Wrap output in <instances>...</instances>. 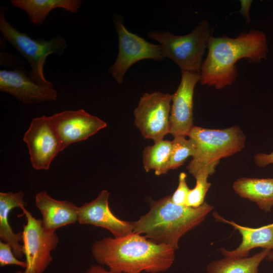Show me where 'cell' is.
I'll return each instance as SVG.
<instances>
[{
    "label": "cell",
    "mask_w": 273,
    "mask_h": 273,
    "mask_svg": "<svg viewBox=\"0 0 273 273\" xmlns=\"http://www.w3.org/2000/svg\"><path fill=\"white\" fill-rule=\"evenodd\" d=\"M175 250L135 233L121 238H104L92 247L97 262L116 273L164 272L174 262Z\"/></svg>",
    "instance_id": "6da1fadb"
},
{
    "label": "cell",
    "mask_w": 273,
    "mask_h": 273,
    "mask_svg": "<svg viewBox=\"0 0 273 273\" xmlns=\"http://www.w3.org/2000/svg\"><path fill=\"white\" fill-rule=\"evenodd\" d=\"M24 200V192L0 193V238L3 242L9 243L15 256L21 259L24 255L23 246L20 244L22 241V232L15 234L8 220L9 214L14 208L27 206Z\"/></svg>",
    "instance_id": "e0dca14e"
},
{
    "label": "cell",
    "mask_w": 273,
    "mask_h": 273,
    "mask_svg": "<svg viewBox=\"0 0 273 273\" xmlns=\"http://www.w3.org/2000/svg\"><path fill=\"white\" fill-rule=\"evenodd\" d=\"M11 2L13 6L23 10L30 22L37 26L41 25L55 9L76 13L83 3L81 0H11Z\"/></svg>",
    "instance_id": "d6986e66"
},
{
    "label": "cell",
    "mask_w": 273,
    "mask_h": 273,
    "mask_svg": "<svg viewBox=\"0 0 273 273\" xmlns=\"http://www.w3.org/2000/svg\"><path fill=\"white\" fill-rule=\"evenodd\" d=\"M150 210L132 221L133 233L143 235L153 242L178 248L180 238L202 223L213 207L204 202L193 208L173 203L171 196L149 200Z\"/></svg>",
    "instance_id": "3957f363"
},
{
    "label": "cell",
    "mask_w": 273,
    "mask_h": 273,
    "mask_svg": "<svg viewBox=\"0 0 273 273\" xmlns=\"http://www.w3.org/2000/svg\"><path fill=\"white\" fill-rule=\"evenodd\" d=\"M190 190L187 183V174L182 172L179 174L177 188L171 196L172 202L177 205L186 206Z\"/></svg>",
    "instance_id": "d4e9b609"
},
{
    "label": "cell",
    "mask_w": 273,
    "mask_h": 273,
    "mask_svg": "<svg viewBox=\"0 0 273 273\" xmlns=\"http://www.w3.org/2000/svg\"><path fill=\"white\" fill-rule=\"evenodd\" d=\"M213 30L209 22L203 20L191 32L185 35L154 31L148 32V36L159 42L164 57L172 60L181 71L200 74L203 57L213 36Z\"/></svg>",
    "instance_id": "8992f818"
},
{
    "label": "cell",
    "mask_w": 273,
    "mask_h": 273,
    "mask_svg": "<svg viewBox=\"0 0 273 273\" xmlns=\"http://www.w3.org/2000/svg\"><path fill=\"white\" fill-rule=\"evenodd\" d=\"M25 216L22 241L26 267L16 273H43L53 260L51 252L55 250L59 239L56 233L46 231L41 219H36L25 207L21 208Z\"/></svg>",
    "instance_id": "52a82bcc"
},
{
    "label": "cell",
    "mask_w": 273,
    "mask_h": 273,
    "mask_svg": "<svg viewBox=\"0 0 273 273\" xmlns=\"http://www.w3.org/2000/svg\"><path fill=\"white\" fill-rule=\"evenodd\" d=\"M216 166H209L199 171L194 177L196 179L195 187L190 189L186 206L197 208L205 202L206 193L211 187V183L207 181L208 176L215 172Z\"/></svg>",
    "instance_id": "7402d4cb"
},
{
    "label": "cell",
    "mask_w": 273,
    "mask_h": 273,
    "mask_svg": "<svg viewBox=\"0 0 273 273\" xmlns=\"http://www.w3.org/2000/svg\"><path fill=\"white\" fill-rule=\"evenodd\" d=\"M213 216L219 222L231 225L242 236V242L234 250L220 249L221 253L227 257L243 258L247 257L251 250L255 248H262L273 250V223L257 228L241 225L234 221L228 220L217 212Z\"/></svg>",
    "instance_id": "2e32d148"
},
{
    "label": "cell",
    "mask_w": 273,
    "mask_h": 273,
    "mask_svg": "<svg viewBox=\"0 0 273 273\" xmlns=\"http://www.w3.org/2000/svg\"><path fill=\"white\" fill-rule=\"evenodd\" d=\"M188 136L197 145L196 154L187 166L193 176L207 166H216L221 158L240 152L246 142L244 133L238 126L220 129L194 126Z\"/></svg>",
    "instance_id": "277c9868"
},
{
    "label": "cell",
    "mask_w": 273,
    "mask_h": 273,
    "mask_svg": "<svg viewBox=\"0 0 273 273\" xmlns=\"http://www.w3.org/2000/svg\"><path fill=\"white\" fill-rule=\"evenodd\" d=\"M241 8L238 12L241 13L246 20V23H249L250 19L249 18V9L252 4V1H241Z\"/></svg>",
    "instance_id": "83f0119b"
},
{
    "label": "cell",
    "mask_w": 273,
    "mask_h": 273,
    "mask_svg": "<svg viewBox=\"0 0 273 273\" xmlns=\"http://www.w3.org/2000/svg\"><path fill=\"white\" fill-rule=\"evenodd\" d=\"M84 273H116L106 269L102 265H92Z\"/></svg>",
    "instance_id": "f1b7e54d"
},
{
    "label": "cell",
    "mask_w": 273,
    "mask_h": 273,
    "mask_svg": "<svg viewBox=\"0 0 273 273\" xmlns=\"http://www.w3.org/2000/svg\"><path fill=\"white\" fill-rule=\"evenodd\" d=\"M256 165L263 167L269 164H273V152L269 154L259 153L254 156Z\"/></svg>",
    "instance_id": "484cf974"
},
{
    "label": "cell",
    "mask_w": 273,
    "mask_h": 273,
    "mask_svg": "<svg viewBox=\"0 0 273 273\" xmlns=\"http://www.w3.org/2000/svg\"><path fill=\"white\" fill-rule=\"evenodd\" d=\"M35 202L42 215V226L48 232L55 233L78 221V207L71 202L54 199L44 191L37 193Z\"/></svg>",
    "instance_id": "9a60e30c"
},
{
    "label": "cell",
    "mask_w": 273,
    "mask_h": 273,
    "mask_svg": "<svg viewBox=\"0 0 273 273\" xmlns=\"http://www.w3.org/2000/svg\"><path fill=\"white\" fill-rule=\"evenodd\" d=\"M5 7L0 11V31L3 40L8 41L23 56L29 63L31 69L28 76L33 82L40 85L54 87L44 74V67L47 57L53 54L61 55L67 47L65 39L57 34L50 40L33 39L27 34L14 28L7 20Z\"/></svg>",
    "instance_id": "5b68a950"
},
{
    "label": "cell",
    "mask_w": 273,
    "mask_h": 273,
    "mask_svg": "<svg viewBox=\"0 0 273 273\" xmlns=\"http://www.w3.org/2000/svg\"><path fill=\"white\" fill-rule=\"evenodd\" d=\"M200 74L181 71L180 83L172 97L169 116V133L173 137L188 136L193 124L194 88Z\"/></svg>",
    "instance_id": "7c38bea8"
},
{
    "label": "cell",
    "mask_w": 273,
    "mask_h": 273,
    "mask_svg": "<svg viewBox=\"0 0 273 273\" xmlns=\"http://www.w3.org/2000/svg\"><path fill=\"white\" fill-rule=\"evenodd\" d=\"M271 250L263 249L250 257H227L212 261L207 266V273H259L258 267Z\"/></svg>",
    "instance_id": "ffe728a7"
},
{
    "label": "cell",
    "mask_w": 273,
    "mask_h": 273,
    "mask_svg": "<svg viewBox=\"0 0 273 273\" xmlns=\"http://www.w3.org/2000/svg\"><path fill=\"white\" fill-rule=\"evenodd\" d=\"M12 249L9 243L0 242V266L15 265L25 268L27 266L26 262L18 259L15 256Z\"/></svg>",
    "instance_id": "cb8c5ba5"
},
{
    "label": "cell",
    "mask_w": 273,
    "mask_h": 273,
    "mask_svg": "<svg viewBox=\"0 0 273 273\" xmlns=\"http://www.w3.org/2000/svg\"><path fill=\"white\" fill-rule=\"evenodd\" d=\"M172 95L145 93L133 111L134 123L142 135L154 142L169 133V116Z\"/></svg>",
    "instance_id": "9c48e42d"
},
{
    "label": "cell",
    "mask_w": 273,
    "mask_h": 273,
    "mask_svg": "<svg viewBox=\"0 0 273 273\" xmlns=\"http://www.w3.org/2000/svg\"><path fill=\"white\" fill-rule=\"evenodd\" d=\"M0 90L8 93L23 104H38L57 100L54 87H46L33 82L24 68L0 70Z\"/></svg>",
    "instance_id": "4fadbf2b"
},
{
    "label": "cell",
    "mask_w": 273,
    "mask_h": 273,
    "mask_svg": "<svg viewBox=\"0 0 273 273\" xmlns=\"http://www.w3.org/2000/svg\"><path fill=\"white\" fill-rule=\"evenodd\" d=\"M23 139L27 146L31 165L36 170H48L61 152L60 142L50 116L33 118Z\"/></svg>",
    "instance_id": "30bf717a"
},
{
    "label": "cell",
    "mask_w": 273,
    "mask_h": 273,
    "mask_svg": "<svg viewBox=\"0 0 273 273\" xmlns=\"http://www.w3.org/2000/svg\"><path fill=\"white\" fill-rule=\"evenodd\" d=\"M172 141L161 140L152 146L146 147L143 153V162L146 172L154 170L155 174L160 175L169 170V161Z\"/></svg>",
    "instance_id": "44dd1931"
},
{
    "label": "cell",
    "mask_w": 273,
    "mask_h": 273,
    "mask_svg": "<svg viewBox=\"0 0 273 273\" xmlns=\"http://www.w3.org/2000/svg\"><path fill=\"white\" fill-rule=\"evenodd\" d=\"M195 141L185 136H176L172 141V147L169 161V170L175 169L180 166L190 156L193 157L196 152Z\"/></svg>",
    "instance_id": "603a6c76"
},
{
    "label": "cell",
    "mask_w": 273,
    "mask_h": 273,
    "mask_svg": "<svg viewBox=\"0 0 273 273\" xmlns=\"http://www.w3.org/2000/svg\"><path fill=\"white\" fill-rule=\"evenodd\" d=\"M60 144L61 152L70 145L84 141L107 126V123L84 109L66 110L50 116Z\"/></svg>",
    "instance_id": "8fae6325"
},
{
    "label": "cell",
    "mask_w": 273,
    "mask_h": 273,
    "mask_svg": "<svg viewBox=\"0 0 273 273\" xmlns=\"http://www.w3.org/2000/svg\"><path fill=\"white\" fill-rule=\"evenodd\" d=\"M109 192L102 190L97 197L78 207V221L81 224H91L108 230L115 238L133 233L132 221L122 220L111 212L109 206Z\"/></svg>",
    "instance_id": "5bb4252c"
},
{
    "label": "cell",
    "mask_w": 273,
    "mask_h": 273,
    "mask_svg": "<svg viewBox=\"0 0 273 273\" xmlns=\"http://www.w3.org/2000/svg\"><path fill=\"white\" fill-rule=\"evenodd\" d=\"M207 56L203 61L200 81L203 85L213 86L217 89L231 85L238 71L236 63L245 59L251 63H260L267 58V38L262 31L251 29L236 38L226 35L212 36L208 46Z\"/></svg>",
    "instance_id": "7a4b0ae2"
},
{
    "label": "cell",
    "mask_w": 273,
    "mask_h": 273,
    "mask_svg": "<svg viewBox=\"0 0 273 273\" xmlns=\"http://www.w3.org/2000/svg\"><path fill=\"white\" fill-rule=\"evenodd\" d=\"M114 22L118 37V53L108 71L118 83H122L126 71L138 61L165 58L160 44L151 43L129 31L118 16L115 17Z\"/></svg>",
    "instance_id": "ba28073f"
},
{
    "label": "cell",
    "mask_w": 273,
    "mask_h": 273,
    "mask_svg": "<svg viewBox=\"0 0 273 273\" xmlns=\"http://www.w3.org/2000/svg\"><path fill=\"white\" fill-rule=\"evenodd\" d=\"M233 188L240 197L255 203L266 212L273 206V178L241 177Z\"/></svg>",
    "instance_id": "ac0fdd59"
},
{
    "label": "cell",
    "mask_w": 273,
    "mask_h": 273,
    "mask_svg": "<svg viewBox=\"0 0 273 273\" xmlns=\"http://www.w3.org/2000/svg\"><path fill=\"white\" fill-rule=\"evenodd\" d=\"M1 58L7 59V60L1 61V65L8 66L11 64V66H14V69L20 68L17 66L18 65L19 66L20 65L18 63V62L19 63V60L14 54L6 52H1Z\"/></svg>",
    "instance_id": "4316f807"
},
{
    "label": "cell",
    "mask_w": 273,
    "mask_h": 273,
    "mask_svg": "<svg viewBox=\"0 0 273 273\" xmlns=\"http://www.w3.org/2000/svg\"><path fill=\"white\" fill-rule=\"evenodd\" d=\"M266 259L269 261H273V250L270 252Z\"/></svg>",
    "instance_id": "f546056e"
}]
</instances>
